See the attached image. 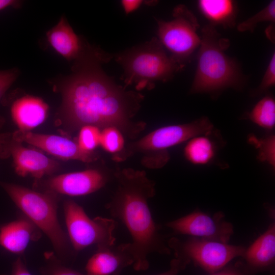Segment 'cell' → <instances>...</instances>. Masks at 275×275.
I'll return each instance as SVG.
<instances>
[{
  "instance_id": "obj_25",
  "label": "cell",
  "mask_w": 275,
  "mask_h": 275,
  "mask_svg": "<svg viewBox=\"0 0 275 275\" xmlns=\"http://www.w3.org/2000/svg\"><path fill=\"white\" fill-rule=\"evenodd\" d=\"M76 141L80 148L87 153H94L93 151L100 145L101 131L93 126H85L79 130Z\"/></svg>"
},
{
  "instance_id": "obj_7",
  "label": "cell",
  "mask_w": 275,
  "mask_h": 275,
  "mask_svg": "<svg viewBox=\"0 0 275 275\" xmlns=\"http://www.w3.org/2000/svg\"><path fill=\"white\" fill-rule=\"evenodd\" d=\"M67 236L73 249L78 252L95 245L97 249L113 246L117 223L101 216L91 218L81 206L68 200L64 204Z\"/></svg>"
},
{
  "instance_id": "obj_3",
  "label": "cell",
  "mask_w": 275,
  "mask_h": 275,
  "mask_svg": "<svg viewBox=\"0 0 275 275\" xmlns=\"http://www.w3.org/2000/svg\"><path fill=\"white\" fill-rule=\"evenodd\" d=\"M229 44L228 39L221 36L215 26L209 23L203 28L190 93H206L216 97L227 89L243 88L246 79L239 64L225 53Z\"/></svg>"
},
{
  "instance_id": "obj_19",
  "label": "cell",
  "mask_w": 275,
  "mask_h": 275,
  "mask_svg": "<svg viewBox=\"0 0 275 275\" xmlns=\"http://www.w3.org/2000/svg\"><path fill=\"white\" fill-rule=\"evenodd\" d=\"M198 7L203 15L215 26L224 28L235 25L237 13L236 2L231 0H200Z\"/></svg>"
},
{
  "instance_id": "obj_20",
  "label": "cell",
  "mask_w": 275,
  "mask_h": 275,
  "mask_svg": "<svg viewBox=\"0 0 275 275\" xmlns=\"http://www.w3.org/2000/svg\"><path fill=\"white\" fill-rule=\"evenodd\" d=\"M212 133L198 135L188 141L184 150L187 160L197 165L206 164L212 160L216 145L210 137Z\"/></svg>"
},
{
  "instance_id": "obj_28",
  "label": "cell",
  "mask_w": 275,
  "mask_h": 275,
  "mask_svg": "<svg viewBox=\"0 0 275 275\" xmlns=\"http://www.w3.org/2000/svg\"><path fill=\"white\" fill-rule=\"evenodd\" d=\"M20 73L17 68L0 71V102L8 89L16 80ZM5 123V118L0 115V130Z\"/></svg>"
},
{
  "instance_id": "obj_15",
  "label": "cell",
  "mask_w": 275,
  "mask_h": 275,
  "mask_svg": "<svg viewBox=\"0 0 275 275\" xmlns=\"http://www.w3.org/2000/svg\"><path fill=\"white\" fill-rule=\"evenodd\" d=\"M49 111L48 104L41 98L23 95L15 99L10 106L13 121L19 130L30 131L46 120Z\"/></svg>"
},
{
  "instance_id": "obj_23",
  "label": "cell",
  "mask_w": 275,
  "mask_h": 275,
  "mask_svg": "<svg viewBox=\"0 0 275 275\" xmlns=\"http://www.w3.org/2000/svg\"><path fill=\"white\" fill-rule=\"evenodd\" d=\"M100 145L106 151L116 154L124 148L123 135L116 128H105L101 131Z\"/></svg>"
},
{
  "instance_id": "obj_13",
  "label": "cell",
  "mask_w": 275,
  "mask_h": 275,
  "mask_svg": "<svg viewBox=\"0 0 275 275\" xmlns=\"http://www.w3.org/2000/svg\"><path fill=\"white\" fill-rule=\"evenodd\" d=\"M108 176L97 169L68 173L48 179L45 186L48 191L71 197L85 196L103 187Z\"/></svg>"
},
{
  "instance_id": "obj_30",
  "label": "cell",
  "mask_w": 275,
  "mask_h": 275,
  "mask_svg": "<svg viewBox=\"0 0 275 275\" xmlns=\"http://www.w3.org/2000/svg\"><path fill=\"white\" fill-rule=\"evenodd\" d=\"M210 275H250L245 270L242 262H238L234 265L224 267L222 269L211 273Z\"/></svg>"
},
{
  "instance_id": "obj_31",
  "label": "cell",
  "mask_w": 275,
  "mask_h": 275,
  "mask_svg": "<svg viewBox=\"0 0 275 275\" xmlns=\"http://www.w3.org/2000/svg\"><path fill=\"white\" fill-rule=\"evenodd\" d=\"M8 275V274H3ZM9 275H32L21 258H18L12 265V270Z\"/></svg>"
},
{
  "instance_id": "obj_11",
  "label": "cell",
  "mask_w": 275,
  "mask_h": 275,
  "mask_svg": "<svg viewBox=\"0 0 275 275\" xmlns=\"http://www.w3.org/2000/svg\"><path fill=\"white\" fill-rule=\"evenodd\" d=\"M224 217L221 211L212 217L202 211H195L166 225L179 234L228 243L233 234V227Z\"/></svg>"
},
{
  "instance_id": "obj_1",
  "label": "cell",
  "mask_w": 275,
  "mask_h": 275,
  "mask_svg": "<svg viewBox=\"0 0 275 275\" xmlns=\"http://www.w3.org/2000/svg\"><path fill=\"white\" fill-rule=\"evenodd\" d=\"M113 57L87 41L73 62L71 73L50 80L53 90L61 95L57 121L65 132L88 125L100 130L114 127L132 139L145 129V122L133 120L144 95L118 85L102 69Z\"/></svg>"
},
{
  "instance_id": "obj_34",
  "label": "cell",
  "mask_w": 275,
  "mask_h": 275,
  "mask_svg": "<svg viewBox=\"0 0 275 275\" xmlns=\"http://www.w3.org/2000/svg\"><path fill=\"white\" fill-rule=\"evenodd\" d=\"M121 270H120V271H117V272H115V273H114V274H112V275H120V273H121Z\"/></svg>"
},
{
  "instance_id": "obj_33",
  "label": "cell",
  "mask_w": 275,
  "mask_h": 275,
  "mask_svg": "<svg viewBox=\"0 0 275 275\" xmlns=\"http://www.w3.org/2000/svg\"><path fill=\"white\" fill-rule=\"evenodd\" d=\"M22 4L21 1L0 0V11L9 7L18 9L21 7Z\"/></svg>"
},
{
  "instance_id": "obj_27",
  "label": "cell",
  "mask_w": 275,
  "mask_h": 275,
  "mask_svg": "<svg viewBox=\"0 0 275 275\" xmlns=\"http://www.w3.org/2000/svg\"><path fill=\"white\" fill-rule=\"evenodd\" d=\"M275 85V53L272 54L261 83L251 92L252 96L265 93Z\"/></svg>"
},
{
  "instance_id": "obj_9",
  "label": "cell",
  "mask_w": 275,
  "mask_h": 275,
  "mask_svg": "<svg viewBox=\"0 0 275 275\" xmlns=\"http://www.w3.org/2000/svg\"><path fill=\"white\" fill-rule=\"evenodd\" d=\"M168 245L174 250L175 256L193 261L210 273L222 269L234 258L243 257L246 251L242 246L195 237L183 241L174 237L169 240Z\"/></svg>"
},
{
  "instance_id": "obj_14",
  "label": "cell",
  "mask_w": 275,
  "mask_h": 275,
  "mask_svg": "<svg viewBox=\"0 0 275 275\" xmlns=\"http://www.w3.org/2000/svg\"><path fill=\"white\" fill-rule=\"evenodd\" d=\"M134 259L130 243L97 249L88 260L87 275H111L133 265Z\"/></svg>"
},
{
  "instance_id": "obj_18",
  "label": "cell",
  "mask_w": 275,
  "mask_h": 275,
  "mask_svg": "<svg viewBox=\"0 0 275 275\" xmlns=\"http://www.w3.org/2000/svg\"><path fill=\"white\" fill-rule=\"evenodd\" d=\"M41 236V231L25 216L0 227V245L10 253L20 255Z\"/></svg>"
},
{
  "instance_id": "obj_6",
  "label": "cell",
  "mask_w": 275,
  "mask_h": 275,
  "mask_svg": "<svg viewBox=\"0 0 275 275\" xmlns=\"http://www.w3.org/2000/svg\"><path fill=\"white\" fill-rule=\"evenodd\" d=\"M213 132V125L206 117L190 123L172 125L158 128L128 145L113 155L117 161L124 160L135 153L145 154L143 163L148 168H159L169 159L167 149L191 138Z\"/></svg>"
},
{
  "instance_id": "obj_5",
  "label": "cell",
  "mask_w": 275,
  "mask_h": 275,
  "mask_svg": "<svg viewBox=\"0 0 275 275\" xmlns=\"http://www.w3.org/2000/svg\"><path fill=\"white\" fill-rule=\"evenodd\" d=\"M0 186L25 216L48 237L58 255L66 257L69 254V240L58 218L57 195L48 190L40 193L1 181Z\"/></svg>"
},
{
  "instance_id": "obj_21",
  "label": "cell",
  "mask_w": 275,
  "mask_h": 275,
  "mask_svg": "<svg viewBox=\"0 0 275 275\" xmlns=\"http://www.w3.org/2000/svg\"><path fill=\"white\" fill-rule=\"evenodd\" d=\"M245 117L264 129H272L275 124V101L273 97L268 95L263 97Z\"/></svg>"
},
{
  "instance_id": "obj_16",
  "label": "cell",
  "mask_w": 275,
  "mask_h": 275,
  "mask_svg": "<svg viewBox=\"0 0 275 275\" xmlns=\"http://www.w3.org/2000/svg\"><path fill=\"white\" fill-rule=\"evenodd\" d=\"M46 36L54 51L69 62L79 58L86 41L75 33L64 15L46 32Z\"/></svg>"
},
{
  "instance_id": "obj_12",
  "label": "cell",
  "mask_w": 275,
  "mask_h": 275,
  "mask_svg": "<svg viewBox=\"0 0 275 275\" xmlns=\"http://www.w3.org/2000/svg\"><path fill=\"white\" fill-rule=\"evenodd\" d=\"M11 134L16 140L32 145L61 159L90 162L97 158L94 153L82 151L76 141L65 136L19 130Z\"/></svg>"
},
{
  "instance_id": "obj_26",
  "label": "cell",
  "mask_w": 275,
  "mask_h": 275,
  "mask_svg": "<svg viewBox=\"0 0 275 275\" xmlns=\"http://www.w3.org/2000/svg\"><path fill=\"white\" fill-rule=\"evenodd\" d=\"M47 256V263L40 269L41 275H87L63 265L52 255Z\"/></svg>"
},
{
  "instance_id": "obj_2",
  "label": "cell",
  "mask_w": 275,
  "mask_h": 275,
  "mask_svg": "<svg viewBox=\"0 0 275 275\" xmlns=\"http://www.w3.org/2000/svg\"><path fill=\"white\" fill-rule=\"evenodd\" d=\"M114 176L117 187L105 208L124 225L131 236L134 269L147 270L150 254L170 253L148 206V200L155 195V182L144 171L130 168L118 170Z\"/></svg>"
},
{
  "instance_id": "obj_4",
  "label": "cell",
  "mask_w": 275,
  "mask_h": 275,
  "mask_svg": "<svg viewBox=\"0 0 275 275\" xmlns=\"http://www.w3.org/2000/svg\"><path fill=\"white\" fill-rule=\"evenodd\" d=\"M123 69L125 87L137 90L154 87L156 81L171 80L182 68L168 54L156 37L114 56Z\"/></svg>"
},
{
  "instance_id": "obj_8",
  "label": "cell",
  "mask_w": 275,
  "mask_h": 275,
  "mask_svg": "<svg viewBox=\"0 0 275 275\" xmlns=\"http://www.w3.org/2000/svg\"><path fill=\"white\" fill-rule=\"evenodd\" d=\"M170 21L157 19L158 39L182 68L200 46L199 28L195 15L185 6L179 5L173 11Z\"/></svg>"
},
{
  "instance_id": "obj_17",
  "label": "cell",
  "mask_w": 275,
  "mask_h": 275,
  "mask_svg": "<svg viewBox=\"0 0 275 275\" xmlns=\"http://www.w3.org/2000/svg\"><path fill=\"white\" fill-rule=\"evenodd\" d=\"M243 265L250 275L272 268L275 259V226L271 224L248 249Z\"/></svg>"
},
{
  "instance_id": "obj_29",
  "label": "cell",
  "mask_w": 275,
  "mask_h": 275,
  "mask_svg": "<svg viewBox=\"0 0 275 275\" xmlns=\"http://www.w3.org/2000/svg\"><path fill=\"white\" fill-rule=\"evenodd\" d=\"M190 262V261L187 259L179 256H175V258L171 261L170 269L166 272L157 275H177Z\"/></svg>"
},
{
  "instance_id": "obj_22",
  "label": "cell",
  "mask_w": 275,
  "mask_h": 275,
  "mask_svg": "<svg viewBox=\"0 0 275 275\" xmlns=\"http://www.w3.org/2000/svg\"><path fill=\"white\" fill-rule=\"evenodd\" d=\"M249 143L258 149L257 159L261 162L275 167V136L269 134L263 138H258L253 134L249 135Z\"/></svg>"
},
{
  "instance_id": "obj_10",
  "label": "cell",
  "mask_w": 275,
  "mask_h": 275,
  "mask_svg": "<svg viewBox=\"0 0 275 275\" xmlns=\"http://www.w3.org/2000/svg\"><path fill=\"white\" fill-rule=\"evenodd\" d=\"M11 157L15 172L21 177L31 176L40 180L56 172L59 163L41 152L26 147L11 133L0 134V158Z\"/></svg>"
},
{
  "instance_id": "obj_32",
  "label": "cell",
  "mask_w": 275,
  "mask_h": 275,
  "mask_svg": "<svg viewBox=\"0 0 275 275\" xmlns=\"http://www.w3.org/2000/svg\"><path fill=\"white\" fill-rule=\"evenodd\" d=\"M142 1L139 0H124L121 4L126 14H128L136 10L142 4Z\"/></svg>"
},
{
  "instance_id": "obj_24",
  "label": "cell",
  "mask_w": 275,
  "mask_h": 275,
  "mask_svg": "<svg viewBox=\"0 0 275 275\" xmlns=\"http://www.w3.org/2000/svg\"><path fill=\"white\" fill-rule=\"evenodd\" d=\"M269 21L275 22V1H271L264 9L257 14L240 23L237 29L240 32H253L257 25L262 22Z\"/></svg>"
}]
</instances>
